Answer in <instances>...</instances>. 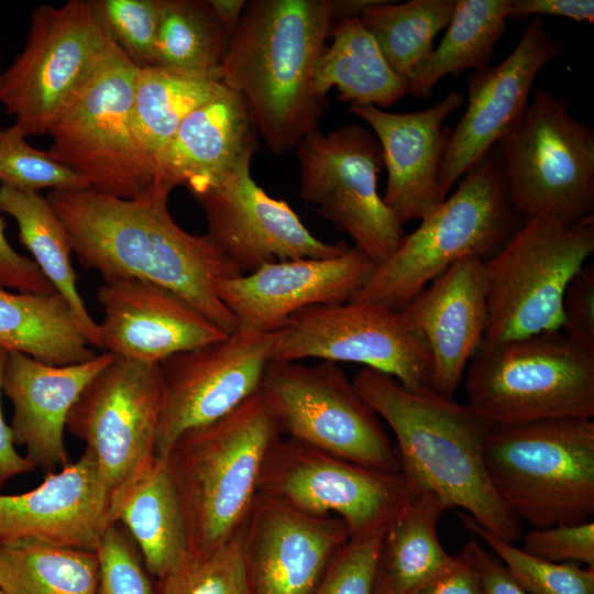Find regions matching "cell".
Masks as SVG:
<instances>
[{
  "instance_id": "cell-1",
  "label": "cell",
  "mask_w": 594,
  "mask_h": 594,
  "mask_svg": "<svg viewBox=\"0 0 594 594\" xmlns=\"http://www.w3.org/2000/svg\"><path fill=\"white\" fill-rule=\"evenodd\" d=\"M172 190L153 182L135 198L124 199L91 188L52 189L47 200L82 266L105 282L138 278L161 285L231 333L238 321L218 286L242 273L207 234L190 233L174 220Z\"/></svg>"
},
{
  "instance_id": "cell-2",
  "label": "cell",
  "mask_w": 594,
  "mask_h": 594,
  "mask_svg": "<svg viewBox=\"0 0 594 594\" xmlns=\"http://www.w3.org/2000/svg\"><path fill=\"white\" fill-rule=\"evenodd\" d=\"M352 383L394 432L400 474L411 493H431L448 509H464L505 541L521 537V520L496 494L486 471L484 446L492 424L468 404L431 388L407 391L372 369L362 367Z\"/></svg>"
},
{
  "instance_id": "cell-3",
  "label": "cell",
  "mask_w": 594,
  "mask_h": 594,
  "mask_svg": "<svg viewBox=\"0 0 594 594\" xmlns=\"http://www.w3.org/2000/svg\"><path fill=\"white\" fill-rule=\"evenodd\" d=\"M333 10L334 0H253L229 41L221 82L244 98L275 155L295 148L324 112L314 75Z\"/></svg>"
},
{
  "instance_id": "cell-4",
  "label": "cell",
  "mask_w": 594,
  "mask_h": 594,
  "mask_svg": "<svg viewBox=\"0 0 594 594\" xmlns=\"http://www.w3.org/2000/svg\"><path fill=\"white\" fill-rule=\"evenodd\" d=\"M280 435L258 389L221 418L182 433L165 454L191 553L209 552L246 522L265 455Z\"/></svg>"
},
{
  "instance_id": "cell-5",
  "label": "cell",
  "mask_w": 594,
  "mask_h": 594,
  "mask_svg": "<svg viewBox=\"0 0 594 594\" xmlns=\"http://www.w3.org/2000/svg\"><path fill=\"white\" fill-rule=\"evenodd\" d=\"M521 222L509 201L502 160L494 147L450 197L404 235L388 258L374 266L351 301L398 311L459 260L492 257Z\"/></svg>"
},
{
  "instance_id": "cell-6",
  "label": "cell",
  "mask_w": 594,
  "mask_h": 594,
  "mask_svg": "<svg viewBox=\"0 0 594 594\" xmlns=\"http://www.w3.org/2000/svg\"><path fill=\"white\" fill-rule=\"evenodd\" d=\"M484 461L504 504L534 528L594 514V421L549 418L492 426Z\"/></svg>"
},
{
  "instance_id": "cell-7",
  "label": "cell",
  "mask_w": 594,
  "mask_h": 594,
  "mask_svg": "<svg viewBox=\"0 0 594 594\" xmlns=\"http://www.w3.org/2000/svg\"><path fill=\"white\" fill-rule=\"evenodd\" d=\"M593 252V215L574 222L551 215L522 220L507 243L484 261L483 342L496 345L561 330L565 288Z\"/></svg>"
},
{
  "instance_id": "cell-8",
  "label": "cell",
  "mask_w": 594,
  "mask_h": 594,
  "mask_svg": "<svg viewBox=\"0 0 594 594\" xmlns=\"http://www.w3.org/2000/svg\"><path fill=\"white\" fill-rule=\"evenodd\" d=\"M139 67L113 42L52 120L48 155L96 191L132 199L154 182L134 123Z\"/></svg>"
},
{
  "instance_id": "cell-9",
  "label": "cell",
  "mask_w": 594,
  "mask_h": 594,
  "mask_svg": "<svg viewBox=\"0 0 594 594\" xmlns=\"http://www.w3.org/2000/svg\"><path fill=\"white\" fill-rule=\"evenodd\" d=\"M462 381L468 405L493 426L594 416V356L561 330L483 342Z\"/></svg>"
},
{
  "instance_id": "cell-10",
  "label": "cell",
  "mask_w": 594,
  "mask_h": 594,
  "mask_svg": "<svg viewBox=\"0 0 594 594\" xmlns=\"http://www.w3.org/2000/svg\"><path fill=\"white\" fill-rule=\"evenodd\" d=\"M509 201L522 219L574 222L594 210V131L569 103L537 87L521 119L496 144Z\"/></svg>"
},
{
  "instance_id": "cell-11",
  "label": "cell",
  "mask_w": 594,
  "mask_h": 594,
  "mask_svg": "<svg viewBox=\"0 0 594 594\" xmlns=\"http://www.w3.org/2000/svg\"><path fill=\"white\" fill-rule=\"evenodd\" d=\"M260 389L282 436L366 468L400 473L380 416L336 363L272 360Z\"/></svg>"
},
{
  "instance_id": "cell-12",
  "label": "cell",
  "mask_w": 594,
  "mask_h": 594,
  "mask_svg": "<svg viewBox=\"0 0 594 594\" xmlns=\"http://www.w3.org/2000/svg\"><path fill=\"white\" fill-rule=\"evenodd\" d=\"M257 494L306 515L337 516L353 539L384 536L411 496L400 473L366 468L282 435L267 450Z\"/></svg>"
},
{
  "instance_id": "cell-13",
  "label": "cell",
  "mask_w": 594,
  "mask_h": 594,
  "mask_svg": "<svg viewBox=\"0 0 594 594\" xmlns=\"http://www.w3.org/2000/svg\"><path fill=\"white\" fill-rule=\"evenodd\" d=\"M112 44L91 1L35 8L22 52L0 74V103L14 125L25 136L45 134Z\"/></svg>"
},
{
  "instance_id": "cell-14",
  "label": "cell",
  "mask_w": 594,
  "mask_h": 594,
  "mask_svg": "<svg viewBox=\"0 0 594 594\" xmlns=\"http://www.w3.org/2000/svg\"><path fill=\"white\" fill-rule=\"evenodd\" d=\"M295 148L300 165V198L316 205V211L345 232L353 246L375 265L388 258L405 232L378 194L384 163L374 133L358 124L328 133L317 128Z\"/></svg>"
},
{
  "instance_id": "cell-15",
  "label": "cell",
  "mask_w": 594,
  "mask_h": 594,
  "mask_svg": "<svg viewBox=\"0 0 594 594\" xmlns=\"http://www.w3.org/2000/svg\"><path fill=\"white\" fill-rule=\"evenodd\" d=\"M162 399L160 364L116 358L85 387L66 429L85 442L117 512L155 460Z\"/></svg>"
},
{
  "instance_id": "cell-16",
  "label": "cell",
  "mask_w": 594,
  "mask_h": 594,
  "mask_svg": "<svg viewBox=\"0 0 594 594\" xmlns=\"http://www.w3.org/2000/svg\"><path fill=\"white\" fill-rule=\"evenodd\" d=\"M272 332L274 361L353 362L389 375L407 391L430 388L427 344L397 310L359 301L312 306Z\"/></svg>"
},
{
  "instance_id": "cell-17",
  "label": "cell",
  "mask_w": 594,
  "mask_h": 594,
  "mask_svg": "<svg viewBox=\"0 0 594 594\" xmlns=\"http://www.w3.org/2000/svg\"><path fill=\"white\" fill-rule=\"evenodd\" d=\"M273 332L237 328L221 340L160 363L162 399L155 458L185 431L227 415L261 388Z\"/></svg>"
},
{
  "instance_id": "cell-18",
  "label": "cell",
  "mask_w": 594,
  "mask_h": 594,
  "mask_svg": "<svg viewBox=\"0 0 594 594\" xmlns=\"http://www.w3.org/2000/svg\"><path fill=\"white\" fill-rule=\"evenodd\" d=\"M245 163L218 182L191 194L205 211L207 235L240 270L287 260L326 258L349 245L316 238L285 200L270 196Z\"/></svg>"
},
{
  "instance_id": "cell-19",
  "label": "cell",
  "mask_w": 594,
  "mask_h": 594,
  "mask_svg": "<svg viewBox=\"0 0 594 594\" xmlns=\"http://www.w3.org/2000/svg\"><path fill=\"white\" fill-rule=\"evenodd\" d=\"M562 50L548 34L543 18L535 15L502 63L473 70L466 77L468 108L450 131L439 173L443 200L457 180L521 119L538 74Z\"/></svg>"
},
{
  "instance_id": "cell-20",
  "label": "cell",
  "mask_w": 594,
  "mask_h": 594,
  "mask_svg": "<svg viewBox=\"0 0 594 594\" xmlns=\"http://www.w3.org/2000/svg\"><path fill=\"white\" fill-rule=\"evenodd\" d=\"M375 264L359 249L326 258L266 263L222 280L218 294L238 328L271 332L295 312L312 306L351 301Z\"/></svg>"
},
{
  "instance_id": "cell-21",
  "label": "cell",
  "mask_w": 594,
  "mask_h": 594,
  "mask_svg": "<svg viewBox=\"0 0 594 594\" xmlns=\"http://www.w3.org/2000/svg\"><path fill=\"white\" fill-rule=\"evenodd\" d=\"M114 522L110 492L87 449L35 488L0 494V542L37 540L96 552Z\"/></svg>"
},
{
  "instance_id": "cell-22",
  "label": "cell",
  "mask_w": 594,
  "mask_h": 594,
  "mask_svg": "<svg viewBox=\"0 0 594 594\" xmlns=\"http://www.w3.org/2000/svg\"><path fill=\"white\" fill-rule=\"evenodd\" d=\"M349 539L337 516L306 515L257 494L244 525L250 594H311Z\"/></svg>"
},
{
  "instance_id": "cell-23",
  "label": "cell",
  "mask_w": 594,
  "mask_h": 594,
  "mask_svg": "<svg viewBox=\"0 0 594 594\" xmlns=\"http://www.w3.org/2000/svg\"><path fill=\"white\" fill-rule=\"evenodd\" d=\"M98 348L116 358L160 364L167 358L227 334L174 292L138 278L105 282Z\"/></svg>"
},
{
  "instance_id": "cell-24",
  "label": "cell",
  "mask_w": 594,
  "mask_h": 594,
  "mask_svg": "<svg viewBox=\"0 0 594 594\" xmlns=\"http://www.w3.org/2000/svg\"><path fill=\"white\" fill-rule=\"evenodd\" d=\"M464 102V96L450 90L425 110L395 113L372 105H350V110L373 130L387 170L382 197L405 224L428 217L442 201L439 173L450 135L446 119Z\"/></svg>"
},
{
  "instance_id": "cell-25",
  "label": "cell",
  "mask_w": 594,
  "mask_h": 594,
  "mask_svg": "<svg viewBox=\"0 0 594 594\" xmlns=\"http://www.w3.org/2000/svg\"><path fill=\"white\" fill-rule=\"evenodd\" d=\"M398 311L427 344L430 388L452 398L483 343L487 322L484 261L477 256L459 260Z\"/></svg>"
},
{
  "instance_id": "cell-26",
  "label": "cell",
  "mask_w": 594,
  "mask_h": 594,
  "mask_svg": "<svg viewBox=\"0 0 594 594\" xmlns=\"http://www.w3.org/2000/svg\"><path fill=\"white\" fill-rule=\"evenodd\" d=\"M116 356L109 352L69 365H52L19 352H8L2 391L11 400L13 441L44 474L70 461L64 432L67 417L90 381Z\"/></svg>"
},
{
  "instance_id": "cell-27",
  "label": "cell",
  "mask_w": 594,
  "mask_h": 594,
  "mask_svg": "<svg viewBox=\"0 0 594 594\" xmlns=\"http://www.w3.org/2000/svg\"><path fill=\"white\" fill-rule=\"evenodd\" d=\"M257 135L246 101L224 86L183 120L155 160L154 182L195 194L251 163Z\"/></svg>"
},
{
  "instance_id": "cell-28",
  "label": "cell",
  "mask_w": 594,
  "mask_h": 594,
  "mask_svg": "<svg viewBox=\"0 0 594 594\" xmlns=\"http://www.w3.org/2000/svg\"><path fill=\"white\" fill-rule=\"evenodd\" d=\"M156 580L190 553L188 528L166 455L155 458L134 483L116 516Z\"/></svg>"
},
{
  "instance_id": "cell-29",
  "label": "cell",
  "mask_w": 594,
  "mask_h": 594,
  "mask_svg": "<svg viewBox=\"0 0 594 594\" xmlns=\"http://www.w3.org/2000/svg\"><path fill=\"white\" fill-rule=\"evenodd\" d=\"M332 44L318 58L314 88L326 100L336 87L338 99L356 105L387 108L407 95L409 82L388 65L360 18L337 21Z\"/></svg>"
},
{
  "instance_id": "cell-30",
  "label": "cell",
  "mask_w": 594,
  "mask_h": 594,
  "mask_svg": "<svg viewBox=\"0 0 594 594\" xmlns=\"http://www.w3.org/2000/svg\"><path fill=\"white\" fill-rule=\"evenodd\" d=\"M0 346L52 365L96 355L58 293H11L0 288Z\"/></svg>"
},
{
  "instance_id": "cell-31",
  "label": "cell",
  "mask_w": 594,
  "mask_h": 594,
  "mask_svg": "<svg viewBox=\"0 0 594 594\" xmlns=\"http://www.w3.org/2000/svg\"><path fill=\"white\" fill-rule=\"evenodd\" d=\"M0 212L11 216L21 243L55 290L68 305L81 333L98 345V323L89 315L77 288L68 233L47 198L0 185Z\"/></svg>"
},
{
  "instance_id": "cell-32",
  "label": "cell",
  "mask_w": 594,
  "mask_h": 594,
  "mask_svg": "<svg viewBox=\"0 0 594 594\" xmlns=\"http://www.w3.org/2000/svg\"><path fill=\"white\" fill-rule=\"evenodd\" d=\"M448 510L442 501L427 492L411 496L385 531L378 556V571L396 594H411L446 569L454 557L439 541L437 522Z\"/></svg>"
},
{
  "instance_id": "cell-33",
  "label": "cell",
  "mask_w": 594,
  "mask_h": 594,
  "mask_svg": "<svg viewBox=\"0 0 594 594\" xmlns=\"http://www.w3.org/2000/svg\"><path fill=\"white\" fill-rule=\"evenodd\" d=\"M513 0H455L452 18L439 46L409 82L407 95L428 98L448 75L491 65L497 42L504 35Z\"/></svg>"
},
{
  "instance_id": "cell-34",
  "label": "cell",
  "mask_w": 594,
  "mask_h": 594,
  "mask_svg": "<svg viewBox=\"0 0 594 594\" xmlns=\"http://www.w3.org/2000/svg\"><path fill=\"white\" fill-rule=\"evenodd\" d=\"M224 88L220 78L157 66L139 67L133 114L140 143L154 163L183 120Z\"/></svg>"
},
{
  "instance_id": "cell-35",
  "label": "cell",
  "mask_w": 594,
  "mask_h": 594,
  "mask_svg": "<svg viewBox=\"0 0 594 594\" xmlns=\"http://www.w3.org/2000/svg\"><path fill=\"white\" fill-rule=\"evenodd\" d=\"M95 551L37 540L0 542L2 594H96Z\"/></svg>"
},
{
  "instance_id": "cell-36",
  "label": "cell",
  "mask_w": 594,
  "mask_h": 594,
  "mask_svg": "<svg viewBox=\"0 0 594 594\" xmlns=\"http://www.w3.org/2000/svg\"><path fill=\"white\" fill-rule=\"evenodd\" d=\"M455 0H384L360 20L391 68L410 82L430 58L436 35L448 26Z\"/></svg>"
},
{
  "instance_id": "cell-37",
  "label": "cell",
  "mask_w": 594,
  "mask_h": 594,
  "mask_svg": "<svg viewBox=\"0 0 594 594\" xmlns=\"http://www.w3.org/2000/svg\"><path fill=\"white\" fill-rule=\"evenodd\" d=\"M229 41L209 1L164 0L153 66L220 78Z\"/></svg>"
},
{
  "instance_id": "cell-38",
  "label": "cell",
  "mask_w": 594,
  "mask_h": 594,
  "mask_svg": "<svg viewBox=\"0 0 594 594\" xmlns=\"http://www.w3.org/2000/svg\"><path fill=\"white\" fill-rule=\"evenodd\" d=\"M155 585L156 594H250L244 526L222 546L190 553Z\"/></svg>"
},
{
  "instance_id": "cell-39",
  "label": "cell",
  "mask_w": 594,
  "mask_h": 594,
  "mask_svg": "<svg viewBox=\"0 0 594 594\" xmlns=\"http://www.w3.org/2000/svg\"><path fill=\"white\" fill-rule=\"evenodd\" d=\"M464 527L481 538L530 594H594V568L578 563L549 562L524 552L481 527L470 515L459 512Z\"/></svg>"
},
{
  "instance_id": "cell-40",
  "label": "cell",
  "mask_w": 594,
  "mask_h": 594,
  "mask_svg": "<svg viewBox=\"0 0 594 594\" xmlns=\"http://www.w3.org/2000/svg\"><path fill=\"white\" fill-rule=\"evenodd\" d=\"M0 185L23 191L79 189L88 186L47 152L31 146L14 124L0 129Z\"/></svg>"
},
{
  "instance_id": "cell-41",
  "label": "cell",
  "mask_w": 594,
  "mask_h": 594,
  "mask_svg": "<svg viewBox=\"0 0 594 594\" xmlns=\"http://www.w3.org/2000/svg\"><path fill=\"white\" fill-rule=\"evenodd\" d=\"M117 46L138 66H153L164 0H92Z\"/></svg>"
},
{
  "instance_id": "cell-42",
  "label": "cell",
  "mask_w": 594,
  "mask_h": 594,
  "mask_svg": "<svg viewBox=\"0 0 594 594\" xmlns=\"http://www.w3.org/2000/svg\"><path fill=\"white\" fill-rule=\"evenodd\" d=\"M99 562L96 594H156L142 557L127 530L112 524L96 550Z\"/></svg>"
},
{
  "instance_id": "cell-43",
  "label": "cell",
  "mask_w": 594,
  "mask_h": 594,
  "mask_svg": "<svg viewBox=\"0 0 594 594\" xmlns=\"http://www.w3.org/2000/svg\"><path fill=\"white\" fill-rule=\"evenodd\" d=\"M382 538H350L337 551L311 594H374Z\"/></svg>"
},
{
  "instance_id": "cell-44",
  "label": "cell",
  "mask_w": 594,
  "mask_h": 594,
  "mask_svg": "<svg viewBox=\"0 0 594 594\" xmlns=\"http://www.w3.org/2000/svg\"><path fill=\"white\" fill-rule=\"evenodd\" d=\"M520 549L549 562H581L594 568V522L532 528L525 535Z\"/></svg>"
},
{
  "instance_id": "cell-45",
  "label": "cell",
  "mask_w": 594,
  "mask_h": 594,
  "mask_svg": "<svg viewBox=\"0 0 594 594\" xmlns=\"http://www.w3.org/2000/svg\"><path fill=\"white\" fill-rule=\"evenodd\" d=\"M563 334L594 356V265L584 266L568 284L562 299Z\"/></svg>"
},
{
  "instance_id": "cell-46",
  "label": "cell",
  "mask_w": 594,
  "mask_h": 594,
  "mask_svg": "<svg viewBox=\"0 0 594 594\" xmlns=\"http://www.w3.org/2000/svg\"><path fill=\"white\" fill-rule=\"evenodd\" d=\"M0 216V288L50 295L57 293L35 262L18 253L9 243Z\"/></svg>"
},
{
  "instance_id": "cell-47",
  "label": "cell",
  "mask_w": 594,
  "mask_h": 594,
  "mask_svg": "<svg viewBox=\"0 0 594 594\" xmlns=\"http://www.w3.org/2000/svg\"><path fill=\"white\" fill-rule=\"evenodd\" d=\"M411 594H484L472 540L448 569Z\"/></svg>"
},
{
  "instance_id": "cell-48",
  "label": "cell",
  "mask_w": 594,
  "mask_h": 594,
  "mask_svg": "<svg viewBox=\"0 0 594 594\" xmlns=\"http://www.w3.org/2000/svg\"><path fill=\"white\" fill-rule=\"evenodd\" d=\"M552 15L576 22H594L593 0H513L509 19Z\"/></svg>"
},
{
  "instance_id": "cell-49",
  "label": "cell",
  "mask_w": 594,
  "mask_h": 594,
  "mask_svg": "<svg viewBox=\"0 0 594 594\" xmlns=\"http://www.w3.org/2000/svg\"><path fill=\"white\" fill-rule=\"evenodd\" d=\"M484 594H530L512 575L506 565L492 551L484 549L472 539Z\"/></svg>"
},
{
  "instance_id": "cell-50",
  "label": "cell",
  "mask_w": 594,
  "mask_h": 594,
  "mask_svg": "<svg viewBox=\"0 0 594 594\" xmlns=\"http://www.w3.org/2000/svg\"><path fill=\"white\" fill-rule=\"evenodd\" d=\"M7 353L8 351L0 346V397ZM33 471L34 464L15 449L11 428L3 418L0 402V491L9 480Z\"/></svg>"
},
{
  "instance_id": "cell-51",
  "label": "cell",
  "mask_w": 594,
  "mask_h": 594,
  "mask_svg": "<svg viewBox=\"0 0 594 594\" xmlns=\"http://www.w3.org/2000/svg\"><path fill=\"white\" fill-rule=\"evenodd\" d=\"M216 15L224 28L229 38L235 32L244 12V0H208Z\"/></svg>"
},
{
  "instance_id": "cell-52",
  "label": "cell",
  "mask_w": 594,
  "mask_h": 594,
  "mask_svg": "<svg viewBox=\"0 0 594 594\" xmlns=\"http://www.w3.org/2000/svg\"><path fill=\"white\" fill-rule=\"evenodd\" d=\"M384 0H334L333 20L360 18L370 7L382 3Z\"/></svg>"
},
{
  "instance_id": "cell-53",
  "label": "cell",
  "mask_w": 594,
  "mask_h": 594,
  "mask_svg": "<svg viewBox=\"0 0 594 594\" xmlns=\"http://www.w3.org/2000/svg\"><path fill=\"white\" fill-rule=\"evenodd\" d=\"M374 594H396L384 581V579L380 574V571L375 584Z\"/></svg>"
},
{
  "instance_id": "cell-54",
  "label": "cell",
  "mask_w": 594,
  "mask_h": 594,
  "mask_svg": "<svg viewBox=\"0 0 594 594\" xmlns=\"http://www.w3.org/2000/svg\"><path fill=\"white\" fill-rule=\"evenodd\" d=\"M0 594H2V592L0 591Z\"/></svg>"
}]
</instances>
